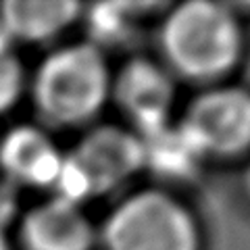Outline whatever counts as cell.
<instances>
[{"label": "cell", "mask_w": 250, "mask_h": 250, "mask_svg": "<svg viewBox=\"0 0 250 250\" xmlns=\"http://www.w3.org/2000/svg\"><path fill=\"white\" fill-rule=\"evenodd\" d=\"M111 90L106 61L96 44H71L46 57L36 73V103L44 117L61 125L94 117Z\"/></svg>", "instance_id": "1"}, {"label": "cell", "mask_w": 250, "mask_h": 250, "mask_svg": "<svg viewBox=\"0 0 250 250\" xmlns=\"http://www.w3.org/2000/svg\"><path fill=\"white\" fill-rule=\"evenodd\" d=\"M169 62L188 77L228 71L240 50V29L223 4L186 2L169 13L161 34Z\"/></svg>", "instance_id": "2"}, {"label": "cell", "mask_w": 250, "mask_h": 250, "mask_svg": "<svg viewBox=\"0 0 250 250\" xmlns=\"http://www.w3.org/2000/svg\"><path fill=\"white\" fill-rule=\"evenodd\" d=\"M142 167V146L134 131L98 127L90 131L73 152L62 156L54 190L57 198L73 205L113 190Z\"/></svg>", "instance_id": "3"}, {"label": "cell", "mask_w": 250, "mask_h": 250, "mask_svg": "<svg viewBox=\"0 0 250 250\" xmlns=\"http://www.w3.org/2000/svg\"><path fill=\"white\" fill-rule=\"evenodd\" d=\"M108 250H198V233L188 210L161 192L125 198L104 223Z\"/></svg>", "instance_id": "4"}, {"label": "cell", "mask_w": 250, "mask_h": 250, "mask_svg": "<svg viewBox=\"0 0 250 250\" xmlns=\"http://www.w3.org/2000/svg\"><path fill=\"white\" fill-rule=\"evenodd\" d=\"M182 125L202 152H240L250 146V92L217 88L198 96Z\"/></svg>", "instance_id": "5"}, {"label": "cell", "mask_w": 250, "mask_h": 250, "mask_svg": "<svg viewBox=\"0 0 250 250\" xmlns=\"http://www.w3.org/2000/svg\"><path fill=\"white\" fill-rule=\"evenodd\" d=\"M115 96L125 115L136 125V134H146L169 123L173 104V83L165 69L150 61L136 59L117 77Z\"/></svg>", "instance_id": "6"}, {"label": "cell", "mask_w": 250, "mask_h": 250, "mask_svg": "<svg viewBox=\"0 0 250 250\" xmlns=\"http://www.w3.org/2000/svg\"><path fill=\"white\" fill-rule=\"evenodd\" d=\"M62 154L48 134L31 125L11 129L0 142V167L11 184L23 186H54Z\"/></svg>", "instance_id": "7"}, {"label": "cell", "mask_w": 250, "mask_h": 250, "mask_svg": "<svg viewBox=\"0 0 250 250\" xmlns=\"http://www.w3.org/2000/svg\"><path fill=\"white\" fill-rule=\"evenodd\" d=\"M23 238L31 250H90L94 229L80 205L54 196L25 215Z\"/></svg>", "instance_id": "8"}, {"label": "cell", "mask_w": 250, "mask_h": 250, "mask_svg": "<svg viewBox=\"0 0 250 250\" xmlns=\"http://www.w3.org/2000/svg\"><path fill=\"white\" fill-rule=\"evenodd\" d=\"M142 146V167L163 177H188L200 167L205 152L182 123H165L146 134H136Z\"/></svg>", "instance_id": "9"}, {"label": "cell", "mask_w": 250, "mask_h": 250, "mask_svg": "<svg viewBox=\"0 0 250 250\" xmlns=\"http://www.w3.org/2000/svg\"><path fill=\"white\" fill-rule=\"evenodd\" d=\"M82 6L77 2H42V0H15L2 6V34L13 42L50 40L71 23Z\"/></svg>", "instance_id": "10"}, {"label": "cell", "mask_w": 250, "mask_h": 250, "mask_svg": "<svg viewBox=\"0 0 250 250\" xmlns=\"http://www.w3.org/2000/svg\"><path fill=\"white\" fill-rule=\"evenodd\" d=\"M134 4L106 2L92 6L88 13V27L98 44H119L131 36L136 17Z\"/></svg>", "instance_id": "11"}, {"label": "cell", "mask_w": 250, "mask_h": 250, "mask_svg": "<svg viewBox=\"0 0 250 250\" xmlns=\"http://www.w3.org/2000/svg\"><path fill=\"white\" fill-rule=\"evenodd\" d=\"M23 88V67L15 42L0 31V113L17 103Z\"/></svg>", "instance_id": "12"}, {"label": "cell", "mask_w": 250, "mask_h": 250, "mask_svg": "<svg viewBox=\"0 0 250 250\" xmlns=\"http://www.w3.org/2000/svg\"><path fill=\"white\" fill-rule=\"evenodd\" d=\"M17 192H15V184L4 182L0 184V231L6 223L17 217Z\"/></svg>", "instance_id": "13"}, {"label": "cell", "mask_w": 250, "mask_h": 250, "mask_svg": "<svg viewBox=\"0 0 250 250\" xmlns=\"http://www.w3.org/2000/svg\"><path fill=\"white\" fill-rule=\"evenodd\" d=\"M0 250H9V244H6V240L2 236V231H0Z\"/></svg>", "instance_id": "14"}, {"label": "cell", "mask_w": 250, "mask_h": 250, "mask_svg": "<svg viewBox=\"0 0 250 250\" xmlns=\"http://www.w3.org/2000/svg\"><path fill=\"white\" fill-rule=\"evenodd\" d=\"M248 188H250V171H248Z\"/></svg>", "instance_id": "15"}]
</instances>
